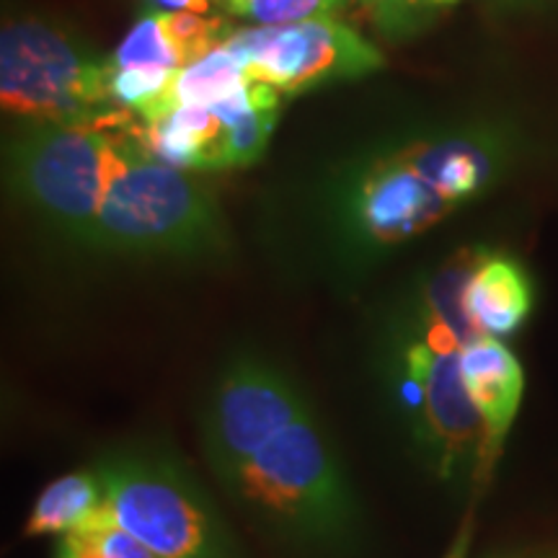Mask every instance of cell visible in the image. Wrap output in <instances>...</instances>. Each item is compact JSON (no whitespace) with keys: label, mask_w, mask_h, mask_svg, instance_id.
Here are the masks:
<instances>
[{"label":"cell","mask_w":558,"mask_h":558,"mask_svg":"<svg viewBox=\"0 0 558 558\" xmlns=\"http://www.w3.org/2000/svg\"><path fill=\"white\" fill-rule=\"evenodd\" d=\"M205 465L264 546L282 558H367L369 520L341 445L292 369L230 354L199 390Z\"/></svg>","instance_id":"cell-1"},{"label":"cell","mask_w":558,"mask_h":558,"mask_svg":"<svg viewBox=\"0 0 558 558\" xmlns=\"http://www.w3.org/2000/svg\"><path fill=\"white\" fill-rule=\"evenodd\" d=\"M471 344L418 292L411 329L399 331L375 362L369 390L383 427L403 456L442 486L476 484L484 424L460 373V352Z\"/></svg>","instance_id":"cell-2"},{"label":"cell","mask_w":558,"mask_h":558,"mask_svg":"<svg viewBox=\"0 0 558 558\" xmlns=\"http://www.w3.org/2000/svg\"><path fill=\"white\" fill-rule=\"evenodd\" d=\"M101 512L158 558H246L213 494L166 437L140 435L96 452Z\"/></svg>","instance_id":"cell-3"},{"label":"cell","mask_w":558,"mask_h":558,"mask_svg":"<svg viewBox=\"0 0 558 558\" xmlns=\"http://www.w3.org/2000/svg\"><path fill=\"white\" fill-rule=\"evenodd\" d=\"M137 130L135 122L111 140L107 184L86 243L128 256L199 259L218 254V207L184 171L153 158Z\"/></svg>","instance_id":"cell-4"},{"label":"cell","mask_w":558,"mask_h":558,"mask_svg":"<svg viewBox=\"0 0 558 558\" xmlns=\"http://www.w3.org/2000/svg\"><path fill=\"white\" fill-rule=\"evenodd\" d=\"M107 73L109 65L83 60L65 34L39 19L9 21L0 34V101L32 122L96 124L117 109Z\"/></svg>","instance_id":"cell-5"},{"label":"cell","mask_w":558,"mask_h":558,"mask_svg":"<svg viewBox=\"0 0 558 558\" xmlns=\"http://www.w3.org/2000/svg\"><path fill=\"white\" fill-rule=\"evenodd\" d=\"M130 130V128H128ZM120 130L37 122L16 156V179L37 209L70 239L86 243L99 213L111 140Z\"/></svg>","instance_id":"cell-6"},{"label":"cell","mask_w":558,"mask_h":558,"mask_svg":"<svg viewBox=\"0 0 558 558\" xmlns=\"http://www.w3.org/2000/svg\"><path fill=\"white\" fill-rule=\"evenodd\" d=\"M226 50L246 70L284 94L326 81L354 78L380 68V52L357 32L329 16L288 26H251L228 34Z\"/></svg>","instance_id":"cell-7"},{"label":"cell","mask_w":558,"mask_h":558,"mask_svg":"<svg viewBox=\"0 0 558 558\" xmlns=\"http://www.w3.org/2000/svg\"><path fill=\"white\" fill-rule=\"evenodd\" d=\"M456 209L401 153L380 160L365 173L354 199V226L362 241L375 248L401 246Z\"/></svg>","instance_id":"cell-8"},{"label":"cell","mask_w":558,"mask_h":558,"mask_svg":"<svg viewBox=\"0 0 558 558\" xmlns=\"http://www.w3.org/2000/svg\"><path fill=\"white\" fill-rule=\"evenodd\" d=\"M460 373L473 409L484 424V450H481L476 486H486L505 450L509 429L518 418L525 393V373L518 357L497 337L486 333L463 347Z\"/></svg>","instance_id":"cell-9"},{"label":"cell","mask_w":558,"mask_h":558,"mask_svg":"<svg viewBox=\"0 0 558 558\" xmlns=\"http://www.w3.org/2000/svg\"><path fill=\"white\" fill-rule=\"evenodd\" d=\"M465 305L481 333L509 337L533 311V284L527 271L509 256L486 254L473 271Z\"/></svg>","instance_id":"cell-10"},{"label":"cell","mask_w":558,"mask_h":558,"mask_svg":"<svg viewBox=\"0 0 558 558\" xmlns=\"http://www.w3.org/2000/svg\"><path fill=\"white\" fill-rule=\"evenodd\" d=\"M401 158L456 207L484 190L492 177V160L486 150L469 140L418 143L401 150Z\"/></svg>","instance_id":"cell-11"},{"label":"cell","mask_w":558,"mask_h":558,"mask_svg":"<svg viewBox=\"0 0 558 558\" xmlns=\"http://www.w3.org/2000/svg\"><path fill=\"white\" fill-rule=\"evenodd\" d=\"M104 505V484L94 463L54 478L39 492L29 518H26V538H60L70 530L81 527L90 514Z\"/></svg>","instance_id":"cell-12"},{"label":"cell","mask_w":558,"mask_h":558,"mask_svg":"<svg viewBox=\"0 0 558 558\" xmlns=\"http://www.w3.org/2000/svg\"><path fill=\"white\" fill-rule=\"evenodd\" d=\"M277 111L279 90L269 83L251 81V107L233 124L222 128L220 169H235L259 160L277 124Z\"/></svg>","instance_id":"cell-13"},{"label":"cell","mask_w":558,"mask_h":558,"mask_svg":"<svg viewBox=\"0 0 558 558\" xmlns=\"http://www.w3.org/2000/svg\"><path fill=\"white\" fill-rule=\"evenodd\" d=\"M248 83L246 70L239 65V60L230 54L226 47L205 54L197 62H190L177 70V78L171 83L169 104L171 109L181 104H197V107H213L230 94L241 90Z\"/></svg>","instance_id":"cell-14"},{"label":"cell","mask_w":558,"mask_h":558,"mask_svg":"<svg viewBox=\"0 0 558 558\" xmlns=\"http://www.w3.org/2000/svg\"><path fill=\"white\" fill-rule=\"evenodd\" d=\"M177 70L169 68H114L109 62L107 94L117 109L135 111L143 122H156L171 114V83Z\"/></svg>","instance_id":"cell-15"},{"label":"cell","mask_w":558,"mask_h":558,"mask_svg":"<svg viewBox=\"0 0 558 558\" xmlns=\"http://www.w3.org/2000/svg\"><path fill=\"white\" fill-rule=\"evenodd\" d=\"M52 558H158L143 543L107 520L101 507L81 527L60 535Z\"/></svg>","instance_id":"cell-16"},{"label":"cell","mask_w":558,"mask_h":558,"mask_svg":"<svg viewBox=\"0 0 558 558\" xmlns=\"http://www.w3.org/2000/svg\"><path fill=\"white\" fill-rule=\"evenodd\" d=\"M114 68H169L181 70L179 54L173 50L169 34L163 29V19L160 13L140 19L135 26L128 32V37L120 41L114 58Z\"/></svg>","instance_id":"cell-17"},{"label":"cell","mask_w":558,"mask_h":558,"mask_svg":"<svg viewBox=\"0 0 558 558\" xmlns=\"http://www.w3.org/2000/svg\"><path fill=\"white\" fill-rule=\"evenodd\" d=\"M163 29L169 34L173 50H177L181 65H190L205 58V54L220 50L226 45V26L218 16L205 13H160Z\"/></svg>","instance_id":"cell-18"},{"label":"cell","mask_w":558,"mask_h":558,"mask_svg":"<svg viewBox=\"0 0 558 558\" xmlns=\"http://www.w3.org/2000/svg\"><path fill=\"white\" fill-rule=\"evenodd\" d=\"M341 3L344 0H243L235 16L256 21L259 26H288L329 16Z\"/></svg>","instance_id":"cell-19"},{"label":"cell","mask_w":558,"mask_h":558,"mask_svg":"<svg viewBox=\"0 0 558 558\" xmlns=\"http://www.w3.org/2000/svg\"><path fill=\"white\" fill-rule=\"evenodd\" d=\"M473 527H476V520H473V512H469L465 514V520L460 522L456 538H452L442 558H469L471 543H473Z\"/></svg>","instance_id":"cell-20"},{"label":"cell","mask_w":558,"mask_h":558,"mask_svg":"<svg viewBox=\"0 0 558 558\" xmlns=\"http://www.w3.org/2000/svg\"><path fill=\"white\" fill-rule=\"evenodd\" d=\"M153 5L163 13L186 11V13H205V16H209V11H213V0H153Z\"/></svg>","instance_id":"cell-21"},{"label":"cell","mask_w":558,"mask_h":558,"mask_svg":"<svg viewBox=\"0 0 558 558\" xmlns=\"http://www.w3.org/2000/svg\"><path fill=\"white\" fill-rule=\"evenodd\" d=\"M492 558H554V556H543V554H501V556H492Z\"/></svg>","instance_id":"cell-22"},{"label":"cell","mask_w":558,"mask_h":558,"mask_svg":"<svg viewBox=\"0 0 558 558\" xmlns=\"http://www.w3.org/2000/svg\"><path fill=\"white\" fill-rule=\"evenodd\" d=\"M218 3L226 5V9H228L230 13H239V9H241L243 0H218Z\"/></svg>","instance_id":"cell-23"},{"label":"cell","mask_w":558,"mask_h":558,"mask_svg":"<svg viewBox=\"0 0 558 558\" xmlns=\"http://www.w3.org/2000/svg\"><path fill=\"white\" fill-rule=\"evenodd\" d=\"M429 3H437V5H445V3H456V0H429Z\"/></svg>","instance_id":"cell-24"},{"label":"cell","mask_w":558,"mask_h":558,"mask_svg":"<svg viewBox=\"0 0 558 558\" xmlns=\"http://www.w3.org/2000/svg\"><path fill=\"white\" fill-rule=\"evenodd\" d=\"M401 3H414V0H401Z\"/></svg>","instance_id":"cell-25"}]
</instances>
